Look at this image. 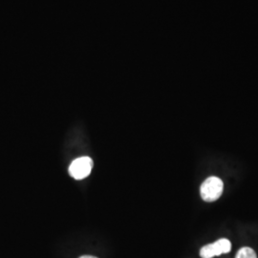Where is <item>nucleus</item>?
<instances>
[{
  "mask_svg": "<svg viewBox=\"0 0 258 258\" xmlns=\"http://www.w3.org/2000/svg\"><path fill=\"white\" fill-rule=\"evenodd\" d=\"M224 184L220 178L215 176L209 177L201 185V197L206 202H214L221 196Z\"/></svg>",
  "mask_w": 258,
  "mask_h": 258,
  "instance_id": "f257e3e1",
  "label": "nucleus"
},
{
  "mask_svg": "<svg viewBox=\"0 0 258 258\" xmlns=\"http://www.w3.org/2000/svg\"><path fill=\"white\" fill-rule=\"evenodd\" d=\"M92 167V159L90 157H82L72 162L69 166V174L76 180H82L91 173Z\"/></svg>",
  "mask_w": 258,
  "mask_h": 258,
  "instance_id": "f03ea898",
  "label": "nucleus"
},
{
  "mask_svg": "<svg viewBox=\"0 0 258 258\" xmlns=\"http://www.w3.org/2000/svg\"><path fill=\"white\" fill-rule=\"evenodd\" d=\"M231 244L230 240L222 238L214 243L204 246L200 249V256L202 258H212L223 253H228L231 251Z\"/></svg>",
  "mask_w": 258,
  "mask_h": 258,
  "instance_id": "7ed1b4c3",
  "label": "nucleus"
},
{
  "mask_svg": "<svg viewBox=\"0 0 258 258\" xmlns=\"http://www.w3.org/2000/svg\"><path fill=\"white\" fill-rule=\"evenodd\" d=\"M236 258H257V256L253 249L249 247H244L238 250Z\"/></svg>",
  "mask_w": 258,
  "mask_h": 258,
  "instance_id": "20e7f679",
  "label": "nucleus"
},
{
  "mask_svg": "<svg viewBox=\"0 0 258 258\" xmlns=\"http://www.w3.org/2000/svg\"><path fill=\"white\" fill-rule=\"evenodd\" d=\"M80 258H97L95 257V256H92V255H83L82 257Z\"/></svg>",
  "mask_w": 258,
  "mask_h": 258,
  "instance_id": "39448f33",
  "label": "nucleus"
}]
</instances>
